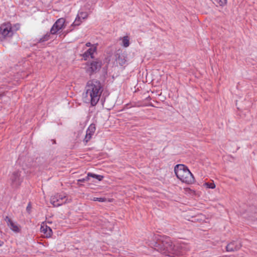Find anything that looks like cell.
Instances as JSON below:
<instances>
[{"label": "cell", "instance_id": "13", "mask_svg": "<svg viewBox=\"0 0 257 257\" xmlns=\"http://www.w3.org/2000/svg\"><path fill=\"white\" fill-rule=\"evenodd\" d=\"M6 221L9 227H10L11 229L12 230H13L14 232L16 233H19L20 230L19 227L15 223H14V221L8 217H7L6 218Z\"/></svg>", "mask_w": 257, "mask_h": 257}, {"label": "cell", "instance_id": "8", "mask_svg": "<svg viewBox=\"0 0 257 257\" xmlns=\"http://www.w3.org/2000/svg\"><path fill=\"white\" fill-rule=\"evenodd\" d=\"M103 88H102V86H101L94 93V95H92V98L91 101L92 106H95L98 103V101L100 100L101 94L103 92Z\"/></svg>", "mask_w": 257, "mask_h": 257}, {"label": "cell", "instance_id": "14", "mask_svg": "<svg viewBox=\"0 0 257 257\" xmlns=\"http://www.w3.org/2000/svg\"><path fill=\"white\" fill-rule=\"evenodd\" d=\"M96 50H97V46L95 45L91 46V47L82 55L83 58L85 59H87L88 58L92 57L96 51Z\"/></svg>", "mask_w": 257, "mask_h": 257}, {"label": "cell", "instance_id": "17", "mask_svg": "<svg viewBox=\"0 0 257 257\" xmlns=\"http://www.w3.org/2000/svg\"><path fill=\"white\" fill-rule=\"evenodd\" d=\"M94 201H99V202H105V201H113V199H107L105 198H95L93 199Z\"/></svg>", "mask_w": 257, "mask_h": 257}, {"label": "cell", "instance_id": "10", "mask_svg": "<svg viewBox=\"0 0 257 257\" xmlns=\"http://www.w3.org/2000/svg\"><path fill=\"white\" fill-rule=\"evenodd\" d=\"M95 126L94 124H92L90 125L89 128H88V130L86 131V135L85 137L84 142L85 143H88L90 141L92 136L94 135V133L95 132Z\"/></svg>", "mask_w": 257, "mask_h": 257}, {"label": "cell", "instance_id": "18", "mask_svg": "<svg viewBox=\"0 0 257 257\" xmlns=\"http://www.w3.org/2000/svg\"><path fill=\"white\" fill-rule=\"evenodd\" d=\"M123 43L124 46L125 47H127L129 46L130 40L128 36H125L123 38Z\"/></svg>", "mask_w": 257, "mask_h": 257}, {"label": "cell", "instance_id": "11", "mask_svg": "<svg viewBox=\"0 0 257 257\" xmlns=\"http://www.w3.org/2000/svg\"><path fill=\"white\" fill-rule=\"evenodd\" d=\"M88 17V14L86 12H80L78 14L75 21L73 23V26L79 25L82 24Z\"/></svg>", "mask_w": 257, "mask_h": 257}, {"label": "cell", "instance_id": "2", "mask_svg": "<svg viewBox=\"0 0 257 257\" xmlns=\"http://www.w3.org/2000/svg\"><path fill=\"white\" fill-rule=\"evenodd\" d=\"M174 172L177 178L184 183L192 184L195 182L193 174L188 168L184 164L176 165L174 168Z\"/></svg>", "mask_w": 257, "mask_h": 257}, {"label": "cell", "instance_id": "4", "mask_svg": "<svg viewBox=\"0 0 257 257\" xmlns=\"http://www.w3.org/2000/svg\"><path fill=\"white\" fill-rule=\"evenodd\" d=\"M70 196L63 193H58L53 195L50 198L51 204L54 207L64 205L69 201Z\"/></svg>", "mask_w": 257, "mask_h": 257}, {"label": "cell", "instance_id": "7", "mask_svg": "<svg viewBox=\"0 0 257 257\" xmlns=\"http://www.w3.org/2000/svg\"><path fill=\"white\" fill-rule=\"evenodd\" d=\"M65 23H66V20L63 18H60L59 19H58L52 26V28L51 29V33L53 34L58 33L63 28Z\"/></svg>", "mask_w": 257, "mask_h": 257}, {"label": "cell", "instance_id": "6", "mask_svg": "<svg viewBox=\"0 0 257 257\" xmlns=\"http://www.w3.org/2000/svg\"><path fill=\"white\" fill-rule=\"evenodd\" d=\"M12 25L10 22L5 23L0 27V39L6 38L12 31Z\"/></svg>", "mask_w": 257, "mask_h": 257}, {"label": "cell", "instance_id": "19", "mask_svg": "<svg viewBox=\"0 0 257 257\" xmlns=\"http://www.w3.org/2000/svg\"><path fill=\"white\" fill-rule=\"evenodd\" d=\"M220 6H224L226 3V0H215Z\"/></svg>", "mask_w": 257, "mask_h": 257}, {"label": "cell", "instance_id": "12", "mask_svg": "<svg viewBox=\"0 0 257 257\" xmlns=\"http://www.w3.org/2000/svg\"><path fill=\"white\" fill-rule=\"evenodd\" d=\"M40 231L41 233H44L45 235V236L48 238L51 237L53 234L52 230L45 223H42Z\"/></svg>", "mask_w": 257, "mask_h": 257}, {"label": "cell", "instance_id": "16", "mask_svg": "<svg viewBox=\"0 0 257 257\" xmlns=\"http://www.w3.org/2000/svg\"><path fill=\"white\" fill-rule=\"evenodd\" d=\"M118 60L119 63L121 65H123L126 61V59L124 55H122V54H119L118 55Z\"/></svg>", "mask_w": 257, "mask_h": 257}, {"label": "cell", "instance_id": "5", "mask_svg": "<svg viewBox=\"0 0 257 257\" xmlns=\"http://www.w3.org/2000/svg\"><path fill=\"white\" fill-rule=\"evenodd\" d=\"M101 67V63L99 60L89 61L86 66V71L88 74L92 75L97 73Z\"/></svg>", "mask_w": 257, "mask_h": 257}, {"label": "cell", "instance_id": "9", "mask_svg": "<svg viewBox=\"0 0 257 257\" xmlns=\"http://www.w3.org/2000/svg\"><path fill=\"white\" fill-rule=\"evenodd\" d=\"M241 247L242 244L241 243L237 241H234L227 245V246L226 247V250L227 252L236 251L239 250Z\"/></svg>", "mask_w": 257, "mask_h": 257}, {"label": "cell", "instance_id": "15", "mask_svg": "<svg viewBox=\"0 0 257 257\" xmlns=\"http://www.w3.org/2000/svg\"><path fill=\"white\" fill-rule=\"evenodd\" d=\"M88 176H89V177L94 178L96 179L99 180V181H101V180H102V179L104 178V176H103L94 174V173H88Z\"/></svg>", "mask_w": 257, "mask_h": 257}, {"label": "cell", "instance_id": "3", "mask_svg": "<svg viewBox=\"0 0 257 257\" xmlns=\"http://www.w3.org/2000/svg\"><path fill=\"white\" fill-rule=\"evenodd\" d=\"M101 86L100 82L97 79H92L88 82L82 95L83 101L85 103H90L94 93Z\"/></svg>", "mask_w": 257, "mask_h": 257}, {"label": "cell", "instance_id": "1", "mask_svg": "<svg viewBox=\"0 0 257 257\" xmlns=\"http://www.w3.org/2000/svg\"><path fill=\"white\" fill-rule=\"evenodd\" d=\"M151 245L154 250L165 256H184L188 251L185 243L160 235L154 236Z\"/></svg>", "mask_w": 257, "mask_h": 257}]
</instances>
